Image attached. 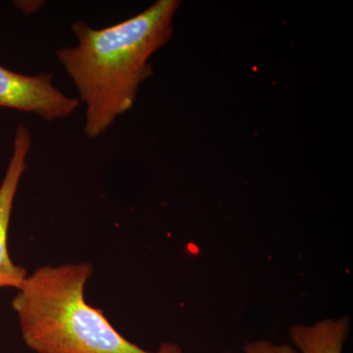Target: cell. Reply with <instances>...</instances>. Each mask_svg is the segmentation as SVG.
Masks as SVG:
<instances>
[{"instance_id": "1", "label": "cell", "mask_w": 353, "mask_h": 353, "mask_svg": "<svg viewBox=\"0 0 353 353\" xmlns=\"http://www.w3.org/2000/svg\"><path fill=\"white\" fill-rule=\"evenodd\" d=\"M180 4L158 0L138 15L101 29L83 20L73 23L76 46L59 48L55 55L85 106L88 138H99L132 108L141 83L152 75L150 58L173 34Z\"/></svg>"}, {"instance_id": "2", "label": "cell", "mask_w": 353, "mask_h": 353, "mask_svg": "<svg viewBox=\"0 0 353 353\" xmlns=\"http://www.w3.org/2000/svg\"><path fill=\"white\" fill-rule=\"evenodd\" d=\"M94 274L88 262L39 267L28 276L12 301L26 345L37 353H183L165 341L148 352L128 341L103 310L85 301Z\"/></svg>"}, {"instance_id": "3", "label": "cell", "mask_w": 353, "mask_h": 353, "mask_svg": "<svg viewBox=\"0 0 353 353\" xmlns=\"http://www.w3.org/2000/svg\"><path fill=\"white\" fill-rule=\"evenodd\" d=\"M80 106L53 85L52 74L24 75L0 65V108L34 114L48 122L65 119Z\"/></svg>"}, {"instance_id": "4", "label": "cell", "mask_w": 353, "mask_h": 353, "mask_svg": "<svg viewBox=\"0 0 353 353\" xmlns=\"http://www.w3.org/2000/svg\"><path fill=\"white\" fill-rule=\"evenodd\" d=\"M31 146V132L24 124H20L14 138L12 157L0 185V289L15 288L19 290L28 277L24 267L14 263L9 255L8 230L14 199L27 168V157Z\"/></svg>"}, {"instance_id": "5", "label": "cell", "mask_w": 353, "mask_h": 353, "mask_svg": "<svg viewBox=\"0 0 353 353\" xmlns=\"http://www.w3.org/2000/svg\"><path fill=\"white\" fill-rule=\"evenodd\" d=\"M350 329L352 319L343 315L325 318L312 324L292 325L289 336L299 353H343Z\"/></svg>"}, {"instance_id": "6", "label": "cell", "mask_w": 353, "mask_h": 353, "mask_svg": "<svg viewBox=\"0 0 353 353\" xmlns=\"http://www.w3.org/2000/svg\"><path fill=\"white\" fill-rule=\"evenodd\" d=\"M243 353H299L290 343H275L273 341L260 339L248 341L243 348ZM236 353V352H225Z\"/></svg>"}]
</instances>
